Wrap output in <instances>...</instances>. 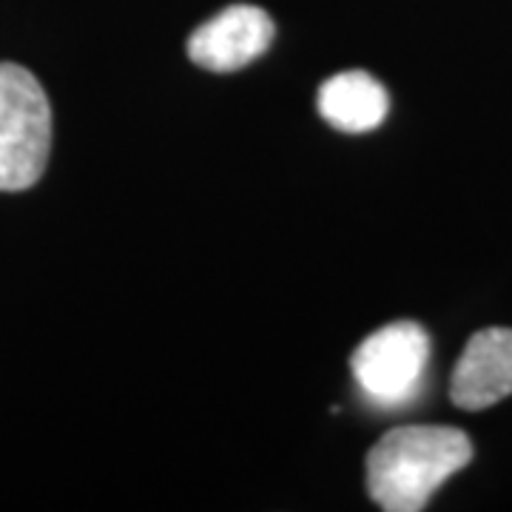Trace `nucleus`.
Instances as JSON below:
<instances>
[{
	"mask_svg": "<svg viewBox=\"0 0 512 512\" xmlns=\"http://www.w3.org/2000/svg\"><path fill=\"white\" fill-rule=\"evenodd\" d=\"M470 461L473 444L458 427H396L367 453V493L387 512H419Z\"/></svg>",
	"mask_w": 512,
	"mask_h": 512,
	"instance_id": "1",
	"label": "nucleus"
},
{
	"mask_svg": "<svg viewBox=\"0 0 512 512\" xmlns=\"http://www.w3.org/2000/svg\"><path fill=\"white\" fill-rule=\"evenodd\" d=\"M316 106L322 120L345 134H367L379 128L387 117L390 100L384 86L367 72L333 74L322 83Z\"/></svg>",
	"mask_w": 512,
	"mask_h": 512,
	"instance_id": "6",
	"label": "nucleus"
},
{
	"mask_svg": "<svg viewBox=\"0 0 512 512\" xmlns=\"http://www.w3.org/2000/svg\"><path fill=\"white\" fill-rule=\"evenodd\" d=\"M52 151V109L43 86L18 63H0V191L43 177Z\"/></svg>",
	"mask_w": 512,
	"mask_h": 512,
	"instance_id": "2",
	"label": "nucleus"
},
{
	"mask_svg": "<svg viewBox=\"0 0 512 512\" xmlns=\"http://www.w3.org/2000/svg\"><path fill=\"white\" fill-rule=\"evenodd\" d=\"M274 20L265 9L237 3L188 37V57L208 72H237L268 52Z\"/></svg>",
	"mask_w": 512,
	"mask_h": 512,
	"instance_id": "4",
	"label": "nucleus"
},
{
	"mask_svg": "<svg viewBox=\"0 0 512 512\" xmlns=\"http://www.w3.org/2000/svg\"><path fill=\"white\" fill-rule=\"evenodd\" d=\"M430 362V336L419 322H390L350 356L359 390L376 407H402L421 390Z\"/></svg>",
	"mask_w": 512,
	"mask_h": 512,
	"instance_id": "3",
	"label": "nucleus"
},
{
	"mask_svg": "<svg viewBox=\"0 0 512 512\" xmlns=\"http://www.w3.org/2000/svg\"><path fill=\"white\" fill-rule=\"evenodd\" d=\"M512 396V328H484L458 356L450 399L461 410H487Z\"/></svg>",
	"mask_w": 512,
	"mask_h": 512,
	"instance_id": "5",
	"label": "nucleus"
}]
</instances>
